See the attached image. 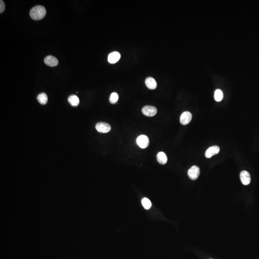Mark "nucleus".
I'll use <instances>...</instances> for the list:
<instances>
[{
    "label": "nucleus",
    "mask_w": 259,
    "mask_h": 259,
    "mask_svg": "<svg viewBox=\"0 0 259 259\" xmlns=\"http://www.w3.org/2000/svg\"><path fill=\"white\" fill-rule=\"evenodd\" d=\"M46 14L45 8L42 5H36L31 9L30 16L35 20H39L43 19Z\"/></svg>",
    "instance_id": "1"
},
{
    "label": "nucleus",
    "mask_w": 259,
    "mask_h": 259,
    "mask_svg": "<svg viewBox=\"0 0 259 259\" xmlns=\"http://www.w3.org/2000/svg\"><path fill=\"white\" fill-rule=\"evenodd\" d=\"M136 143L140 148L145 149L149 145V139L145 135H141L136 139Z\"/></svg>",
    "instance_id": "2"
},
{
    "label": "nucleus",
    "mask_w": 259,
    "mask_h": 259,
    "mask_svg": "<svg viewBox=\"0 0 259 259\" xmlns=\"http://www.w3.org/2000/svg\"><path fill=\"white\" fill-rule=\"evenodd\" d=\"M142 112L144 115L147 117H153L157 114V108L152 106H145L142 108Z\"/></svg>",
    "instance_id": "3"
},
{
    "label": "nucleus",
    "mask_w": 259,
    "mask_h": 259,
    "mask_svg": "<svg viewBox=\"0 0 259 259\" xmlns=\"http://www.w3.org/2000/svg\"><path fill=\"white\" fill-rule=\"evenodd\" d=\"M200 174V170L199 167L196 166H192L188 171V176L192 180H196L198 179Z\"/></svg>",
    "instance_id": "4"
},
{
    "label": "nucleus",
    "mask_w": 259,
    "mask_h": 259,
    "mask_svg": "<svg viewBox=\"0 0 259 259\" xmlns=\"http://www.w3.org/2000/svg\"><path fill=\"white\" fill-rule=\"evenodd\" d=\"M96 129L99 132L101 133H108L111 130L110 125L105 122H99L96 125Z\"/></svg>",
    "instance_id": "5"
},
{
    "label": "nucleus",
    "mask_w": 259,
    "mask_h": 259,
    "mask_svg": "<svg viewBox=\"0 0 259 259\" xmlns=\"http://www.w3.org/2000/svg\"><path fill=\"white\" fill-rule=\"evenodd\" d=\"M192 114L189 112H183L180 116V122L181 124H188L192 121Z\"/></svg>",
    "instance_id": "6"
},
{
    "label": "nucleus",
    "mask_w": 259,
    "mask_h": 259,
    "mask_svg": "<svg viewBox=\"0 0 259 259\" xmlns=\"http://www.w3.org/2000/svg\"><path fill=\"white\" fill-rule=\"evenodd\" d=\"M220 148L217 145L212 146L207 149L205 153V156L206 158H210L213 156L219 153Z\"/></svg>",
    "instance_id": "7"
},
{
    "label": "nucleus",
    "mask_w": 259,
    "mask_h": 259,
    "mask_svg": "<svg viewBox=\"0 0 259 259\" xmlns=\"http://www.w3.org/2000/svg\"><path fill=\"white\" fill-rule=\"evenodd\" d=\"M240 178L241 180L242 184L244 185H248L250 183L251 181V177H250V174L249 173L248 171H241L240 174Z\"/></svg>",
    "instance_id": "8"
},
{
    "label": "nucleus",
    "mask_w": 259,
    "mask_h": 259,
    "mask_svg": "<svg viewBox=\"0 0 259 259\" xmlns=\"http://www.w3.org/2000/svg\"><path fill=\"white\" fill-rule=\"evenodd\" d=\"M121 58V54L117 52H112L108 56V62L110 64H114L118 62Z\"/></svg>",
    "instance_id": "9"
},
{
    "label": "nucleus",
    "mask_w": 259,
    "mask_h": 259,
    "mask_svg": "<svg viewBox=\"0 0 259 259\" xmlns=\"http://www.w3.org/2000/svg\"><path fill=\"white\" fill-rule=\"evenodd\" d=\"M44 62L46 64L51 67H55L58 64V60L55 57L49 55L44 59Z\"/></svg>",
    "instance_id": "10"
},
{
    "label": "nucleus",
    "mask_w": 259,
    "mask_h": 259,
    "mask_svg": "<svg viewBox=\"0 0 259 259\" xmlns=\"http://www.w3.org/2000/svg\"><path fill=\"white\" fill-rule=\"evenodd\" d=\"M145 85L150 89H155L157 88V83L155 79L151 77L147 78L145 81Z\"/></svg>",
    "instance_id": "11"
},
{
    "label": "nucleus",
    "mask_w": 259,
    "mask_h": 259,
    "mask_svg": "<svg viewBox=\"0 0 259 259\" xmlns=\"http://www.w3.org/2000/svg\"><path fill=\"white\" fill-rule=\"evenodd\" d=\"M157 158L158 163L161 164L165 165L167 163V157L163 152H159L157 155Z\"/></svg>",
    "instance_id": "12"
},
{
    "label": "nucleus",
    "mask_w": 259,
    "mask_h": 259,
    "mask_svg": "<svg viewBox=\"0 0 259 259\" xmlns=\"http://www.w3.org/2000/svg\"><path fill=\"white\" fill-rule=\"evenodd\" d=\"M68 101L69 102L70 105L73 107H77L79 105L80 103L79 97H78L77 95H72L69 96Z\"/></svg>",
    "instance_id": "13"
},
{
    "label": "nucleus",
    "mask_w": 259,
    "mask_h": 259,
    "mask_svg": "<svg viewBox=\"0 0 259 259\" xmlns=\"http://www.w3.org/2000/svg\"><path fill=\"white\" fill-rule=\"evenodd\" d=\"M37 99L39 103L42 105H45L48 102V96L45 93H42L38 95L37 97Z\"/></svg>",
    "instance_id": "14"
},
{
    "label": "nucleus",
    "mask_w": 259,
    "mask_h": 259,
    "mask_svg": "<svg viewBox=\"0 0 259 259\" xmlns=\"http://www.w3.org/2000/svg\"><path fill=\"white\" fill-rule=\"evenodd\" d=\"M214 97L215 101L217 102H220L223 99V91L221 89H218L215 91V94H214Z\"/></svg>",
    "instance_id": "15"
},
{
    "label": "nucleus",
    "mask_w": 259,
    "mask_h": 259,
    "mask_svg": "<svg viewBox=\"0 0 259 259\" xmlns=\"http://www.w3.org/2000/svg\"><path fill=\"white\" fill-rule=\"evenodd\" d=\"M142 204L143 207L147 210L149 209L152 206L151 201L147 198H144L142 200Z\"/></svg>",
    "instance_id": "16"
},
{
    "label": "nucleus",
    "mask_w": 259,
    "mask_h": 259,
    "mask_svg": "<svg viewBox=\"0 0 259 259\" xmlns=\"http://www.w3.org/2000/svg\"><path fill=\"white\" fill-rule=\"evenodd\" d=\"M118 99H119V95L116 92H113L110 95L109 100L110 103L114 104L117 102Z\"/></svg>",
    "instance_id": "17"
},
{
    "label": "nucleus",
    "mask_w": 259,
    "mask_h": 259,
    "mask_svg": "<svg viewBox=\"0 0 259 259\" xmlns=\"http://www.w3.org/2000/svg\"><path fill=\"white\" fill-rule=\"evenodd\" d=\"M5 5L4 1L1 0L0 1V13H2L5 10Z\"/></svg>",
    "instance_id": "18"
}]
</instances>
